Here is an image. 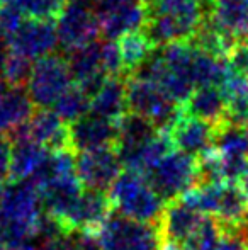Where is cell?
<instances>
[{"mask_svg":"<svg viewBox=\"0 0 248 250\" xmlns=\"http://www.w3.org/2000/svg\"><path fill=\"white\" fill-rule=\"evenodd\" d=\"M206 0H163L146 9L143 33L155 48L191 43L208 21Z\"/></svg>","mask_w":248,"mask_h":250,"instance_id":"cell-1","label":"cell"},{"mask_svg":"<svg viewBox=\"0 0 248 250\" xmlns=\"http://www.w3.org/2000/svg\"><path fill=\"white\" fill-rule=\"evenodd\" d=\"M109 199L114 213L143 223H160L167 203L150 188L141 174L123 170L109 189Z\"/></svg>","mask_w":248,"mask_h":250,"instance_id":"cell-2","label":"cell"},{"mask_svg":"<svg viewBox=\"0 0 248 250\" xmlns=\"http://www.w3.org/2000/svg\"><path fill=\"white\" fill-rule=\"evenodd\" d=\"M102 250H163L160 223H143L119 213H113L109 220L95 233Z\"/></svg>","mask_w":248,"mask_h":250,"instance_id":"cell-3","label":"cell"},{"mask_svg":"<svg viewBox=\"0 0 248 250\" xmlns=\"http://www.w3.org/2000/svg\"><path fill=\"white\" fill-rule=\"evenodd\" d=\"M197 158L172 150L143 177L167 204L180 199L197 186Z\"/></svg>","mask_w":248,"mask_h":250,"instance_id":"cell-4","label":"cell"},{"mask_svg":"<svg viewBox=\"0 0 248 250\" xmlns=\"http://www.w3.org/2000/svg\"><path fill=\"white\" fill-rule=\"evenodd\" d=\"M129 112L148 119L160 131L169 133L182 118V105L175 104L156 83L139 77H128Z\"/></svg>","mask_w":248,"mask_h":250,"instance_id":"cell-5","label":"cell"},{"mask_svg":"<svg viewBox=\"0 0 248 250\" xmlns=\"http://www.w3.org/2000/svg\"><path fill=\"white\" fill-rule=\"evenodd\" d=\"M55 24H57L58 44L66 53L95 43L99 41L97 38L102 34L99 14L87 0L65 2Z\"/></svg>","mask_w":248,"mask_h":250,"instance_id":"cell-6","label":"cell"},{"mask_svg":"<svg viewBox=\"0 0 248 250\" xmlns=\"http://www.w3.org/2000/svg\"><path fill=\"white\" fill-rule=\"evenodd\" d=\"M73 85L65 56L51 55L34 62L26 90L39 109H53L57 101Z\"/></svg>","mask_w":248,"mask_h":250,"instance_id":"cell-7","label":"cell"},{"mask_svg":"<svg viewBox=\"0 0 248 250\" xmlns=\"http://www.w3.org/2000/svg\"><path fill=\"white\" fill-rule=\"evenodd\" d=\"M121 160L116 148H104L76 153L75 172L82 186L90 191L109 192L121 175Z\"/></svg>","mask_w":248,"mask_h":250,"instance_id":"cell-8","label":"cell"},{"mask_svg":"<svg viewBox=\"0 0 248 250\" xmlns=\"http://www.w3.org/2000/svg\"><path fill=\"white\" fill-rule=\"evenodd\" d=\"M7 40L10 51L31 62L51 56L57 46H60L55 21L24 19V22Z\"/></svg>","mask_w":248,"mask_h":250,"instance_id":"cell-9","label":"cell"},{"mask_svg":"<svg viewBox=\"0 0 248 250\" xmlns=\"http://www.w3.org/2000/svg\"><path fill=\"white\" fill-rule=\"evenodd\" d=\"M113 213L114 208L107 192L83 189L82 196L72 208L68 216L61 221V227L66 233L87 231L95 235Z\"/></svg>","mask_w":248,"mask_h":250,"instance_id":"cell-10","label":"cell"},{"mask_svg":"<svg viewBox=\"0 0 248 250\" xmlns=\"http://www.w3.org/2000/svg\"><path fill=\"white\" fill-rule=\"evenodd\" d=\"M119 140V123L87 114L70 125V145L75 153L116 148Z\"/></svg>","mask_w":248,"mask_h":250,"instance_id":"cell-11","label":"cell"},{"mask_svg":"<svg viewBox=\"0 0 248 250\" xmlns=\"http://www.w3.org/2000/svg\"><path fill=\"white\" fill-rule=\"evenodd\" d=\"M65 58L68 63L70 73H72L73 83L92 99L94 94L109 79L104 70L102 41L99 40L92 44L66 53Z\"/></svg>","mask_w":248,"mask_h":250,"instance_id":"cell-12","label":"cell"},{"mask_svg":"<svg viewBox=\"0 0 248 250\" xmlns=\"http://www.w3.org/2000/svg\"><path fill=\"white\" fill-rule=\"evenodd\" d=\"M16 138H31L50 151L72 150L70 126L61 121L53 109H39L34 112L29 123H26L10 136V140Z\"/></svg>","mask_w":248,"mask_h":250,"instance_id":"cell-13","label":"cell"},{"mask_svg":"<svg viewBox=\"0 0 248 250\" xmlns=\"http://www.w3.org/2000/svg\"><path fill=\"white\" fill-rule=\"evenodd\" d=\"M169 135L173 148L194 158H201L214 150L216 126L192 116L182 114V118L173 125Z\"/></svg>","mask_w":248,"mask_h":250,"instance_id":"cell-14","label":"cell"},{"mask_svg":"<svg viewBox=\"0 0 248 250\" xmlns=\"http://www.w3.org/2000/svg\"><path fill=\"white\" fill-rule=\"evenodd\" d=\"M206 214L199 213L186 199H175L167 204L160 220L165 245H186L201 225Z\"/></svg>","mask_w":248,"mask_h":250,"instance_id":"cell-15","label":"cell"},{"mask_svg":"<svg viewBox=\"0 0 248 250\" xmlns=\"http://www.w3.org/2000/svg\"><path fill=\"white\" fill-rule=\"evenodd\" d=\"M90 112L99 118L119 123L129 112L128 80L124 77H109L90 101Z\"/></svg>","mask_w":248,"mask_h":250,"instance_id":"cell-16","label":"cell"},{"mask_svg":"<svg viewBox=\"0 0 248 250\" xmlns=\"http://www.w3.org/2000/svg\"><path fill=\"white\" fill-rule=\"evenodd\" d=\"M208 21L235 41L248 34V0H211Z\"/></svg>","mask_w":248,"mask_h":250,"instance_id":"cell-17","label":"cell"},{"mask_svg":"<svg viewBox=\"0 0 248 250\" xmlns=\"http://www.w3.org/2000/svg\"><path fill=\"white\" fill-rule=\"evenodd\" d=\"M36 105L33 104L26 87H9L0 96V136H12L22 128L33 114Z\"/></svg>","mask_w":248,"mask_h":250,"instance_id":"cell-18","label":"cell"},{"mask_svg":"<svg viewBox=\"0 0 248 250\" xmlns=\"http://www.w3.org/2000/svg\"><path fill=\"white\" fill-rule=\"evenodd\" d=\"M100 33L104 40H121L134 31H143L146 22V7L141 2L128 3L99 14Z\"/></svg>","mask_w":248,"mask_h":250,"instance_id":"cell-19","label":"cell"},{"mask_svg":"<svg viewBox=\"0 0 248 250\" xmlns=\"http://www.w3.org/2000/svg\"><path fill=\"white\" fill-rule=\"evenodd\" d=\"M12 164H10L9 182L31 181L46 162L50 150L31 138H16L12 140Z\"/></svg>","mask_w":248,"mask_h":250,"instance_id":"cell-20","label":"cell"},{"mask_svg":"<svg viewBox=\"0 0 248 250\" xmlns=\"http://www.w3.org/2000/svg\"><path fill=\"white\" fill-rule=\"evenodd\" d=\"M182 109L184 114L206 121L216 128L226 119V102L221 87H197Z\"/></svg>","mask_w":248,"mask_h":250,"instance_id":"cell-21","label":"cell"},{"mask_svg":"<svg viewBox=\"0 0 248 250\" xmlns=\"http://www.w3.org/2000/svg\"><path fill=\"white\" fill-rule=\"evenodd\" d=\"M214 218L225 231L243 230L248 223V203L236 184H225Z\"/></svg>","mask_w":248,"mask_h":250,"instance_id":"cell-22","label":"cell"},{"mask_svg":"<svg viewBox=\"0 0 248 250\" xmlns=\"http://www.w3.org/2000/svg\"><path fill=\"white\" fill-rule=\"evenodd\" d=\"M221 92L226 102L225 123L248 128V80L228 70Z\"/></svg>","mask_w":248,"mask_h":250,"instance_id":"cell-23","label":"cell"},{"mask_svg":"<svg viewBox=\"0 0 248 250\" xmlns=\"http://www.w3.org/2000/svg\"><path fill=\"white\" fill-rule=\"evenodd\" d=\"M117 46H119V55L126 79L134 75L148 62L153 51L156 50L143 31H134V33L126 34L121 40H117Z\"/></svg>","mask_w":248,"mask_h":250,"instance_id":"cell-24","label":"cell"},{"mask_svg":"<svg viewBox=\"0 0 248 250\" xmlns=\"http://www.w3.org/2000/svg\"><path fill=\"white\" fill-rule=\"evenodd\" d=\"M194 48V46H192ZM228 75L226 60L216 58L194 48L192 53V79L197 87H221Z\"/></svg>","mask_w":248,"mask_h":250,"instance_id":"cell-25","label":"cell"},{"mask_svg":"<svg viewBox=\"0 0 248 250\" xmlns=\"http://www.w3.org/2000/svg\"><path fill=\"white\" fill-rule=\"evenodd\" d=\"M214 150L225 158L248 160V128L223 123L216 128Z\"/></svg>","mask_w":248,"mask_h":250,"instance_id":"cell-26","label":"cell"},{"mask_svg":"<svg viewBox=\"0 0 248 250\" xmlns=\"http://www.w3.org/2000/svg\"><path fill=\"white\" fill-rule=\"evenodd\" d=\"M90 101L92 99L80 87L73 83L57 101V104L53 105V111L60 116L63 123L70 126L78 119H82L83 116L90 114Z\"/></svg>","mask_w":248,"mask_h":250,"instance_id":"cell-27","label":"cell"},{"mask_svg":"<svg viewBox=\"0 0 248 250\" xmlns=\"http://www.w3.org/2000/svg\"><path fill=\"white\" fill-rule=\"evenodd\" d=\"M223 235L225 231H223L219 221L214 216L206 214L195 233L191 237V240L182 247L186 250H219Z\"/></svg>","mask_w":248,"mask_h":250,"instance_id":"cell-28","label":"cell"},{"mask_svg":"<svg viewBox=\"0 0 248 250\" xmlns=\"http://www.w3.org/2000/svg\"><path fill=\"white\" fill-rule=\"evenodd\" d=\"M14 5L22 12L26 19L57 21L65 5V0H17Z\"/></svg>","mask_w":248,"mask_h":250,"instance_id":"cell-29","label":"cell"},{"mask_svg":"<svg viewBox=\"0 0 248 250\" xmlns=\"http://www.w3.org/2000/svg\"><path fill=\"white\" fill-rule=\"evenodd\" d=\"M34 62L19 56L16 53L10 51L9 58H7L5 65L2 68V77L9 87H26L29 82V77L33 73Z\"/></svg>","mask_w":248,"mask_h":250,"instance_id":"cell-30","label":"cell"},{"mask_svg":"<svg viewBox=\"0 0 248 250\" xmlns=\"http://www.w3.org/2000/svg\"><path fill=\"white\" fill-rule=\"evenodd\" d=\"M228 70L248 80V43L238 41L226 56Z\"/></svg>","mask_w":248,"mask_h":250,"instance_id":"cell-31","label":"cell"},{"mask_svg":"<svg viewBox=\"0 0 248 250\" xmlns=\"http://www.w3.org/2000/svg\"><path fill=\"white\" fill-rule=\"evenodd\" d=\"M66 250H102L99 240L94 233L87 231H72L68 233V244Z\"/></svg>","mask_w":248,"mask_h":250,"instance_id":"cell-32","label":"cell"},{"mask_svg":"<svg viewBox=\"0 0 248 250\" xmlns=\"http://www.w3.org/2000/svg\"><path fill=\"white\" fill-rule=\"evenodd\" d=\"M12 140L9 136H0V184L5 186L10 177L12 164Z\"/></svg>","mask_w":248,"mask_h":250,"instance_id":"cell-33","label":"cell"},{"mask_svg":"<svg viewBox=\"0 0 248 250\" xmlns=\"http://www.w3.org/2000/svg\"><path fill=\"white\" fill-rule=\"evenodd\" d=\"M219 250H248V238L245 237L243 230L225 231Z\"/></svg>","mask_w":248,"mask_h":250,"instance_id":"cell-34","label":"cell"},{"mask_svg":"<svg viewBox=\"0 0 248 250\" xmlns=\"http://www.w3.org/2000/svg\"><path fill=\"white\" fill-rule=\"evenodd\" d=\"M134 2H139V0H90V3H92V7L95 9L97 14H102L106 10L116 9V7L128 5V3H134Z\"/></svg>","mask_w":248,"mask_h":250,"instance_id":"cell-35","label":"cell"},{"mask_svg":"<svg viewBox=\"0 0 248 250\" xmlns=\"http://www.w3.org/2000/svg\"><path fill=\"white\" fill-rule=\"evenodd\" d=\"M9 55H10L9 40H7L3 34H0V72H2V68H3V65H5Z\"/></svg>","mask_w":248,"mask_h":250,"instance_id":"cell-36","label":"cell"},{"mask_svg":"<svg viewBox=\"0 0 248 250\" xmlns=\"http://www.w3.org/2000/svg\"><path fill=\"white\" fill-rule=\"evenodd\" d=\"M238 189L242 191V194L245 196V199L248 203V168L242 174V177L238 179Z\"/></svg>","mask_w":248,"mask_h":250,"instance_id":"cell-37","label":"cell"},{"mask_svg":"<svg viewBox=\"0 0 248 250\" xmlns=\"http://www.w3.org/2000/svg\"><path fill=\"white\" fill-rule=\"evenodd\" d=\"M5 240H7V225L5 220L2 218V214H0V247L5 249Z\"/></svg>","mask_w":248,"mask_h":250,"instance_id":"cell-38","label":"cell"},{"mask_svg":"<svg viewBox=\"0 0 248 250\" xmlns=\"http://www.w3.org/2000/svg\"><path fill=\"white\" fill-rule=\"evenodd\" d=\"M160 2H163V0H141V3L146 7V9H148V7L156 5V3H160Z\"/></svg>","mask_w":248,"mask_h":250,"instance_id":"cell-39","label":"cell"},{"mask_svg":"<svg viewBox=\"0 0 248 250\" xmlns=\"http://www.w3.org/2000/svg\"><path fill=\"white\" fill-rule=\"evenodd\" d=\"M7 87H9V85L5 83V80H3V77H2V73H0V96H2V94L5 92Z\"/></svg>","mask_w":248,"mask_h":250,"instance_id":"cell-40","label":"cell"},{"mask_svg":"<svg viewBox=\"0 0 248 250\" xmlns=\"http://www.w3.org/2000/svg\"><path fill=\"white\" fill-rule=\"evenodd\" d=\"M243 233H245V237L248 238V223L245 225V228H243Z\"/></svg>","mask_w":248,"mask_h":250,"instance_id":"cell-41","label":"cell"},{"mask_svg":"<svg viewBox=\"0 0 248 250\" xmlns=\"http://www.w3.org/2000/svg\"><path fill=\"white\" fill-rule=\"evenodd\" d=\"M2 194H3V188H2V184H0V203H2Z\"/></svg>","mask_w":248,"mask_h":250,"instance_id":"cell-42","label":"cell"},{"mask_svg":"<svg viewBox=\"0 0 248 250\" xmlns=\"http://www.w3.org/2000/svg\"><path fill=\"white\" fill-rule=\"evenodd\" d=\"M0 24H2V5H0Z\"/></svg>","mask_w":248,"mask_h":250,"instance_id":"cell-43","label":"cell"},{"mask_svg":"<svg viewBox=\"0 0 248 250\" xmlns=\"http://www.w3.org/2000/svg\"><path fill=\"white\" fill-rule=\"evenodd\" d=\"M65 2H73V0H65ZM87 2H90V0H87Z\"/></svg>","mask_w":248,"mask_h":250,"instance_id":"cell-44","label":"cell"},{"mask_svg":"<svg viewBox=\"0 0 248 250\" xmlns=\"http://www.w3.org/2000/svg\"><path fill=\"white\" fill-rule=\"evenodd\" d=\"M0 250H5V249H3V247H0Z\"/></svg>","mask_w":248,"mask_h":250,"instance_id":"cell-45","label":"cell"},{"mask_svg":"<svg viewBox=\"0 0 248 250\" xmlns=\"http://www.w3.org/2000/svg\"><path fill=\"white\" fill-rule=\"evenodd\" d=\"M247 43H248V34H247Z\"/></svg>","mask_w":248,"mask_h":250,"instance_id":"cell-46","label":"cell"}]
</instances>
